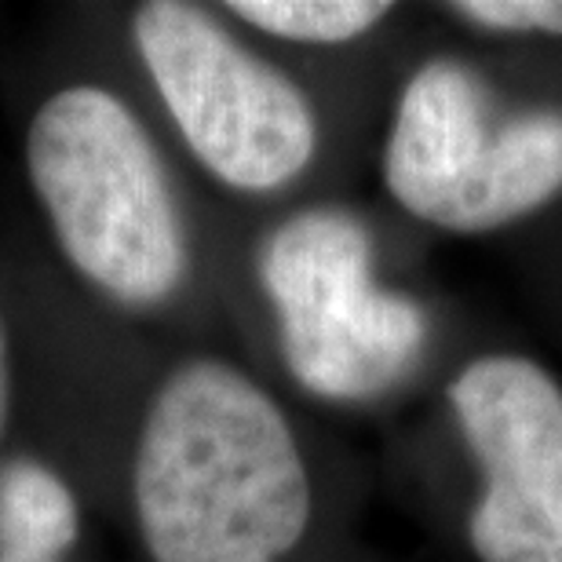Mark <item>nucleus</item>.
<instances>
[{
	"mask_svg": "<svg viewBox=\"0 0 562 562\" xmlns=\"http://www.w3.org/2000/svg\"><path fill=\"white\" fill-rule=\"evenodd\" d=\"M136 508L157 562H278L307 530L311 482L281 409L249 376L190 362L146 417Z\"/></svg>",
	"mask_w": 562,
	"mask_h": 562,
	"instance_id": "f257e3e1",
	"label": "nucleus"
},
{
	"mask_svg": "<svg viewBox=\"0 0 562 562\" xmlns=\"http://www.w3.org/2000/svg\"><path fill=\"white\" fill-rule=\"evenodd\" d=\"M231 11L256 30L285 41L344 44L362 37L387 15L380 0H234Z\"/></svg>",
	"mask_w": 562,
	"mask_h": 562,
	"instance_id": "6e6552de",
	"label": "nucleus"
},
{
	"mask_svg": "<svg viewBox=\"0 0 562 562\" xmlns=\"http://www.w3.org/2000/svg\"><path fill=\"white\" fill-rule=\"evenodd\" d=\"M136 41L190 150L223 183L260 194L307 168L318 139L307 99L205 11L154 0Z\"/></svg>",
	"mask_w": 562,
	"mask_h": 562,
	"instance_id": "39448f33",
	"label": "nucleus"
},
{
	"mask_svg": "<svg viewBox=\"0 0 562 562\" xmlns=\"http://www.w3.org/2000/svg\"><path fill=\"white\" fill-rule=\"evenodd\" d=\"M449 11L471 26L562 37V0H460L449 4Z\"/></svg>",
	"mask_w": 562,
	"mask_h": 562,
	"instance_id": "1a4fd4ad",
	"label": "nucleus"
},
{
	"mask_svg": "<svg viewBox=\"0 0 562 562\" xmlns=\"http://www.w3.org/2000/svg\"><path fill=\"white\" fill-rule=\"evenodd\" d=\"M449 406L486 490L468 537L482 562H562V387L519 355L468 362Z\"/></svg>",
	"mask_w": 562,
	"mask_h": 562,
	"instance_id": "423d86ee",
	"label": "nucleus"
},
{
	"mask_svg": "<svg viewBox=\"0 0 562 562\" xmlns=\"http://www.w3.org/2000/svg\"><path fill=\"white\" fill-rule=\"evenodd\" d=\"M30 176L66 256L128 303L165 300L183 278V231L150 139L99 88L52 95L33 117Z\"/></svg>",
	"mask_w": 562,
	"mask_h": 562,
	"instance_id": "f03ea898",
	"label": "nucleus"
},
{
	"mask_svg": "<svg viewBox=\"0 0 562 562\" xmlns=\"http://www.w3.org/2000/svg\"><path fill=\"white\" fill-rule=\"evenodd\" d=\"M384 179L402 209L442 231L504 227L562 190V110H497L471 66L435 59L398 99Z\"/></svg>",
	"mask_w": 562,
	"mask_h": 562,
	"instance_id": "7ed1b4c3",
	"label": "nucleus"
},
{
	"mask_svg": "<svg viewBox=\"0 0 562 562\" xmlns=\"http://www.w3.org/2000/svg\"><path fill=\"white\" fill-rule=\"evenodd\" d=\"M0 562H44V559H26V555H11V552H0Z\"/></svg>",
	"mask_w": 562,
	"mask_h": 562,
	"instance_id": "9d476101",
	"label": "nucleus"
},
{
	"mask_svg": "<svg viewBox=\"0 0 562 562\" xmlns=\"http://www.w3.org/2000/svg\"><path fill=\"white\" fill-rule=\"evenodd\" d=\"M74 537V497L52 471L19 460L0 475V552L55 562Z\"/></svg>",
	"mask_w": 562,
	"mask_h": 562,
	"instance_id": "0eeeda50",
	"label": "nucleus"
},
{
	"mask_svg": "<svg viewBox=\"0 0 562 562\" xmlns=\"http://www.w3.org/2000/svg\"><path fill=\"white\" fill-rule=\"evenodd\" d=\"M260 274L278 307L285 362L314 395H384L420 362L424 311L376 285L373 241L351 212L314 209L281 223Z\"/></svg>",
	"mask_w": 562,
	"mask_h": 562,
	"instance_id": "20e7f679",
	"label": "nucleus"
}]
</instances>
